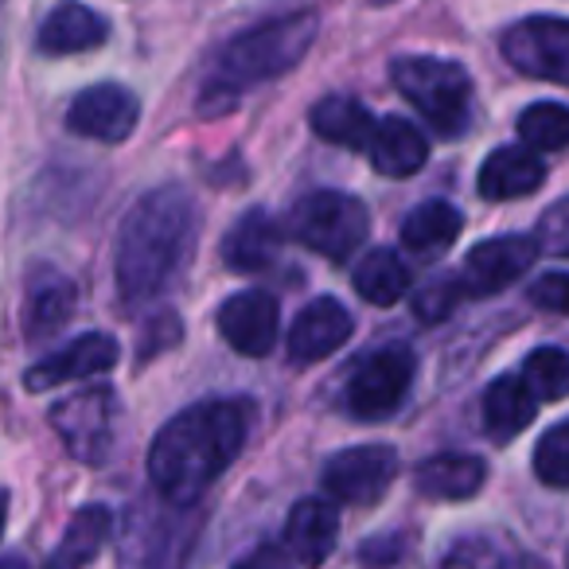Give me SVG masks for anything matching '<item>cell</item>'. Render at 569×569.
I'll return each mask as SVG.
<instances>
[{"label":"cell","instance_id":"6da1fadb","mask_svg":"<svg viewBox=\"0 0 569 569\" xmlns=\"http://www.w3.org/2000/svg\"><path fill=\"white\" fill-rule=\"evenodd\" d=\"M250 426V406L211 398L176 413L149 449V480L172 507H196L234 465Z\"/></svg>","mask_w":569,"mask_h":569},{"label":"cell","instance_id":"7a4b0ae2","mask_svg":"<svg viewBox=\"0 0 569 569\" xmlns=\"http://www.w3.org/2000/svg\"><path fill=\"white\" fill-rule=\"evenodd\" d=\"M199 207L183 188L149 191L133 211L121 219L113 273L118 293L129 305L164 293L196 253Z\"/></svg>","mask_w":569,"mask_h":569},{"label":"cell","instance_id":"3957f363","mask_svg":"<svg viewBox=\"0 0 569 569\" xmlns=\"http://www.w3.org/2000/svg\"><path fill=\"white\" fill-rule=\"evenodd\" d=\"M317 32L320 24L312 12H293V17L269 20L253 32H242L222 48L219 67L207 82V102L211 98H234L246 87H258V82L293 71L317 43Z\"/></svg>","mask_w":569,"mask_h":569},{"label":"cell","instance_id":"277c9868","mask_svg":"<svg viewBox=\"0 0 569 569\" xmlns=\"http://www.w3.org/2000/svg\"><path fill=\"white\" fill-rule=\"evenodd\" d=\"M402 98L418 106V113L445 137H460L472 113V79L460 63L429 56H406L390 67Z\"/></svg>","mask_w":569,"mask_h":569},{"label":"cell","instance_id":"5b68a950","mask_svg":"<svg viewBox=\"0 0 569 569\" xmlns=\"http://www.w3.org/2000/svg\"><path fill=\"white\" fill-rule=\"evenodd\" d=\"M367 227H371V214L348 191H312L289 214V234L332 261L356 253L367 238Z\"/></svg>","mask_w":569,"mask_h":569},{"label":"cell","instance_id":"8992f818","mask_svg":"<svg viewBox=\"0 0 569 569\" xmlns=\"http://www.w3.org/2000/svg\"><path fill=\"white\" fill-rule=\"evenodd\" d=\"M413 375H418V356L402 343H390V348H379L359 359L348 379V390H343V402L359 421L390 418L410 395Z\"/></svg>","mask_w":569,"mask_h":569},{"label":"cell","instance_id":"52a82bcc","mask_svg":"<svg viewBox=\"0 0 569 569\" xmlns=\"http://www.w3.org/2000/svg\"><path fill=\"white\" fill-rule=\"evenodd\" d=\"M51 429L74 460L102 465L113 449V433H118V398L106 387L79 390L51 410Z\"/></svg>","mask_w":569,"mask_h":569},{"label":"cell","instance_id":"ba28073f","mask_svg":"<svg viewBox=\"0 0 569 569\" xmlns=\"http://www.w3.org/2000/svg\"><path fill=\"white\" fill-rule=\"evenodd\" d=\"M503 56L527 79L569 87V20L530 17L503 32Z\"/></svg>","mask_w":569,"mask_h":569},{"label":"cell","instance_id":"9c48e42d","mask_svg":"<svg viewBox=\"0 0 569 569\" xmlns=\"http://www.w3.org/2000/svg\"><path fill=\"white\" fill-rule=\"evenodd\" d=\"M398 476V452L390 445H356L325 465V488L340 503L371 507L390 491Z\"/></svg>","mask_w":569,"mask_h":569},{"label":"cell","instance_id":"30bf717a","mask_svg":"<svg viewBox=\"0 0 569 569\" xmlns=\"http://www.w3.org/2000/svg\"><path fill=\"white\" fill-rule=\"evenodd\" d=\"M538 242L530 234H507L488 238V242L472 246L460 266V293L465 297H496L507 284H515L530 266H535Z\"/></svg>","mask_w":569,"mask_h":569},{"label":"cell","instance_id":"8fae6325","mask_svg":"<svg viewBox=\"0 0 569 569\" xmlns=\"http://www.w3.org/2000/svg\"><path fill=\"white\" fill-rule=\"evenodd\" d=\"M137 118H141V106L118 82H98V87L82 90L79 98L67 110V126L79 137H90V141H106L118 144L126 141L137 129Z\"/></svg>","mask_w":569,"mask_h":569},{"label":"cell","instance_id":"7c38bea8","mask_svg":"<svg viewBox=\"0 0 569 569\" xmlns=\"http://www.w3.org/2000/svg\"><path fill=\"white\" fill-rule=\"evenodd\" d=\"M219 332L238 356L261 359L273 351L277 332H281V312H277V301L261 289H250V293H234L227 305L219 309Z\"/></svg>","mask_w":569,"mask_h":569},{"label":"cell","instance_id":"4fadbf2b","mask_svg":"<svg viewBox=\"0 0 569 569\" xmlns=\"http://www.w3.org/2000/svg\"><path fill=\"white\" fill-rule=\"evenodd\" d=\"M118 340L106 332H87L79 340H71L63 351L48 356L43 363H36L32 371L24 375L28 390H51V387H67V382L79 379H94V375H106L118 367Z\"/></svg>","mask_w":569,"mask_h":569},{"label":"cell","instance_id":"5bb4252c","mask_svg":"<svg viewBox=\"0 0 569 569\" xmlns=\"http://www.w3.org/2000/svg\"><path fill=\"white\" fill-rule=\"evenodd\" d=\"M351 332H356L351 312L336 297H317L312 305H305L301 317L289 328V356L301 367L320 363V359L336 356L351 340Z\"/></svg>","mask_w":569,"mask_h":569},{"label":"cell","instance_id":"9a60e30c","mask_svg":"<svg viewBox=\"0 0 569 569\" xmlns=\"http://www.w3.org/2000/svg\"><path fill=\"white\" fill-rule=\"evenodd\" d=\"M74 281L63 277L59 269L40 266L28 277L24 289V336L28 340H48L56 336L67 320L74 317Z\"/></svg>","mask_w":569,"mask_h":569},{"label":"cell","instance_id":"2e32d148","mask_svg":"<svg viewBox=\"0 0 569 569\" xmlns=\"http://www.w3.org/2000/svg\"><path fill=\"white\" fill-rule=\"evenodd\" d=\"M340 538V515L325 499H301L284 522V546L301 566H325Z\"/></svg>","mask_w":569,"mask_h":569},{"label":"cell","instance_id":"e0dca14e","mask_svg":"<svg viewBox=\"0 0 569 569\" xmlns=\"http://www.w3.org/2000/svg\"><path fill=\"white\" fill-rule=\"evenodd\" d=\"M371 164L375 172L390 176V180H406V176L421 172L429 160V144L426 137L418 133V126H410L406 118H382L375 121V133H371Z\"/></svg>","mask_w":569,"mask_h":569},{"label":"cell","instance_id":"ac0fdd59","mask_svg":"<svg viewBox=\"0 0 569 569\" xmlns=\"http://www.w3.org/2000/svg\"><path fill=\"white\" fill-rule=\"evenodd\" d=\"M483 468L480 457H468V452H441V457H429L413 468V488L426 499H445V503H457V499H472L483 488Z\"/></svg>","mask_w":569,"mask_h":569},{"label":"cell","instance_id":"d6986e66","mask_svg":"<svg viewBox=\"0 0 569 569\" xmlns=\"http://www.w3.org/2000/svg\"><path fill=\"white\" fill-rule=\"evenodd\" d=\"M281 222L269 211H246L242 219L230 227L227 242H222V258L234 273H258L269 269L281 250Z\"/></svg>","mask_w":569,"mask_h":569},{"label":"cell","instance_id":"ffe728a7","mask_svg":"<svg viewBox=\"0 0 569 569\" xmlns=\"http://www.w3.org/2000/svg\"><path fill=\"white\" fill-rule=\"evenodd\" d=\"M106 40V20L90 12L79 0H63L48 12L40 24V51L43 56H79Z\"/></svg>","mask_w":569,"mask_h":569},{"label":"cell","instance_id":"44dd1931","mask_svg":"<svg viewBox=\"0 0 569 569\" xmlns=\"http://www.w3.org/2000/svg\"><path fill=\"white\" fill-rule=\"evenodd\" d=\"M546 183V164L535 149H496L480 168L483 199H519Z\"/></svg>","mask_w":569,"mask_h":569},{"label":"cell","instance_id":"7402d4cb","mask_svg":"<svg viewBox=\"0 0 569 569\" xmlns=\"http://www.w3.org/2000/svg\"><path fill=\"white\" fill-rule=\"evenodd\" d=\"M538 398L522 382V375H503L483 390V429L491 441H511L535 421Z\"/></svg>","mask_w":569,"mask_h":569},{"label":"cell","instance_id":"603a6c76","mask_svg":"<svg viewBox=\"0 0 569 569\" xmlns=\"http://www.w3.org/2000/svg\"><path fill=\"white\" fill-rule=\"evenodd\" d=\"M309 126L317 129V137H325L328 144H340V149H367L375 133V118L367 113V106L340 94L312 106Z\"/></svg>","mask_w":569,"mask_h":569},{"label":"cell","instance_id":"cb8c5ba5","mask_svg":"<svg viewBox=\"0 0 569 569\" xmlns=\"http://www.w3.org/2000/svg\"><path fill=\"white\" fill-rule=\"evenodd\" d=\"M110 530H113V519L102 503L82 507L71 519V527H67L63 542H59L56 553L48 558V569H82L87 561L98 558V550L106 546Z\"/></svg>","mask_w":569,"mask_h":569},{"label":"cell","instance_id":"d4e9b609","mask_svg":"<svg viewBox=\"0 0 569 569\" xmlns=\"http://www.w3.org/2000/svg\"><path fill=\"white\" fill-rule=\"evenodd\" d=\"M460 227H465V214L449 203V199H426L418 203L402 222V242L413 253H437L445 246L457 242Z\"/></svg>","mask_w":569,"mask_h":569},{"label":"cell","instance_id":"484cf974","mask_svg":"<svg viewBox=\"0 0 569 569\" xmlns=\"http://www.w3.org/2000/svg\"><path fill=\"white\" fill-rule=\"evenodd\" d=\"M356 293L367 305L390 309L410 293V266L395 250H371L356 266Z\"/></svg>","mask_w":569,"mask_h":569},{"label":"cell","instance_id":"4316f807","mask_svg":"<svg viewBox=\"0 0 569 569\" xmlns=\"http://www.w3.org/2000/svg\"><path fill=\"white\" fill-rule=\"evenodd\" d=\"M519 137L535 152H558L569 144V110L558 102H535L519 113Z\"/></svg>","mask_w":569,"mask_h":569},{"label":"cell","instance_id":"83f0119b","mask_svg":"<svg viewBox=\"0 0 569 569\" xmlns=\"http://www.w3.org/2000/svg\"><path fill=\"white\" fill-rule=\"evenodd\" d=\"M519 375L538 402H561V398H569V351L561 348L530 351Z\"/></svg>","mask_w":569,"mask_h":569},{"label":"cell","instance_id":"f1b7e54d","mask_svg":"<svg viewBox=\"0 0 569 569\" xmlns=\"http://www.w3.org/2000/svg\"><path fill=\"white\" fill-rule=\"evenodd\" d=\"M535 472L550 488H569V421L542 433L535 449Z\"/></svg>","mask_w":569,"mask_h":569},{"label":"cell","instance_id":"f546056e","mask_svg":"<svg viewBox=\"0 0 569 569\" xmlns=\"http://www.w3.org/2000/svg\"><path fill=\"white\" fill-rule=\"evenodd\" d=\"M441 569H515L503 546L488 542V538H465L445 553Z\"/></svg>","mask_w":569,"mask_h":569},{"label":"cell","instance_id":"4dcf8cb0","mask_svg":"<svg viewBox=\"0 0 569 569\" xmlns=\"http://www.w3.org/2000/svg\"><path fill=\"white\" fill-rule=\"evenodd\" d=\"M530 238L538 242V250L569 258V199H558L553 207H546V214L538 219Z\"/></svg>","mask_w":569,"mask_h":569},{"label":"cell","instance_id":"1f68e13d","mask_svg":"<svg viewBox=\"0 0 569 569\" xmlns=\"http://www.w3.org/2000/svg\"><path fill=\"white\" fill-rule=\"evenodd\" d=\"M535 305L550 312H566L569 317V273H546L542 281L535 284Z\"/></svg>","mask_w":569,"mask_h":569},{"label":"cell","instance_id":"d6a6232c","mask_svg":"<svg viewBox=\"0 0 569 569\" xmlns=\"http://www.w3.org/2000/svg\"><path fill=\"white\" fill-rule=\"evenodd\" d=\"M452 297H465L460 293V284L457 281H449V284H429L426 293L418 297V317H426V320H441V317H449V309H452Z\"/></svg>","mask_w":569,"mask_h":569},{"label":"cell","instance_id":"836d02e7","mask_svg":"<svg viewBox=\"0 0 569 569\" xmlns=\"http://www.w3.org/2000/svg\"><path fill=\"white\" fill-rule=\"evenodd\" d=\"M234 569H293V561L284 558L277 546H261V550H253L250 558H242Z\"/></svg>","mask_w":569,"mask_h":569},{"label":"cell","instance_id":"e575fe53","mask_svg":"<svg viewBox=\"0 0 569 569\" xmlns=\"http://www.w3.org/2000/svg\"><path fill=\"white\" fill-rule=\"evenodd\" d=\"M4 522H9V496L0 491V535H4Z\"/></svg>","mask_w":569,"mask_h":569},{"label":"cell","instance_id":"d590c367","mask_svg":"<svg viewBox=\"0 0 569 569\" xmlns=\"http://www.w3.org/2000/svg\"><path fill=\"white\" fill-rule=\"evenodd\" d=\"M515 569H542L538 561H522V566H515Z\"/></svg>","mask_w":569,"mask_h":569},{"label":"cell","instance_id":"8d00e7d4","mask_svg":"<svg viewBox=\"0 0 569 569\" xmlns=\"http://www.w3.org/2000/svg\"><path fill=\"white\" fill-rule=\"evenodd\" d=\"M566 569H569V561H566Z\"/></svg>","mask_w":569,"mask_h":569},{"label":"cell","instance_id":"74e56055","mask_svg":"<svg viewBox=\"0 0 569 569\" xmlns=\"http://www.w3.org/2000/svg\"><path fill=\"white\" fill-rule=\"evenodd\" d=\"M382 4H387V0H382Z\"/></svg>","mask_w":569,"mask_h":569}]
</instances>
